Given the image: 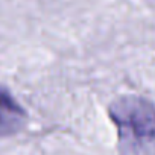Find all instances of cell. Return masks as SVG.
I'll use <instances>...</instances> for the list:
<instances>
[{"mask_svg":"<svg viewBox=\"0 0 155 155\" xmlns=\"http://www.w3.org/2000/svg\"><path fill=\"white\" fill-rule=\"evenodd\" d=\"M117 128L120 155H155V105L134 94L120 96L108 108Z\"/></svg>","mask_w":155,"mask_h":155,"instance_id":"6da1fadb","label":"cell"},{"mask_svg":"<svg viewBox=\"0 0 155 155\" xmlns=\"http://www.w3.org/2000/svg\"><path fill=\"white\" fill-rule=\"evenodd\" d=\"M28 120L23 107L12 97V94L0 85V137H11L18 134Z\"/></svg>","mask_w":155,"mask_h":155,"instance_id":"7a4b0ae2","label":"cell"}]
</instances>
